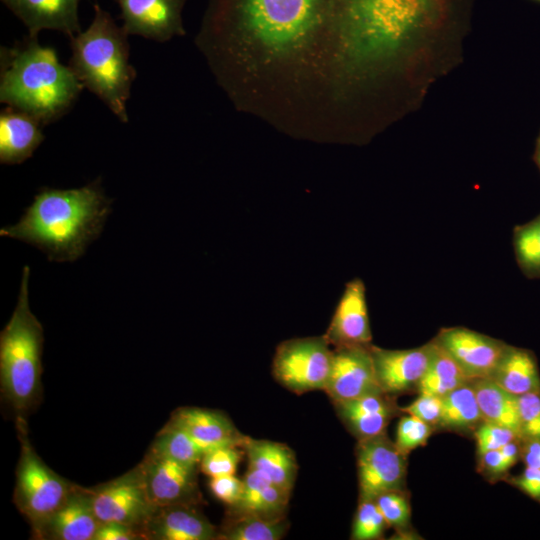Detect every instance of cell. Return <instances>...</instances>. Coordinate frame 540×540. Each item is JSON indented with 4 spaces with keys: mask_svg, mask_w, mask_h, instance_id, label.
<instances>
[{
    "mask_svg": "<svg viewBox=\"0 0 540 540\" xmlns=\"http://www.w3.org/2000/svg\"><path fill=\"white\" fill-rule=\"evenodd\" d=\"M289 528L284 518L269 519L252 515H227L219 529L221 540H279Z\"/></svg>",
    "mask_w": 540,
    "mask_h": 540,
    "instance_id": "28",
    "label": "cell"
},
{
    "mask_svg": "<svg viewBox=\"0 0 540 540\" xmlns=\"http://www.w3.org/2000/svg\"><path fill=\"white\" fill-rule=\"evenodd\" d=\"M514 248L520 267L530 276H540V215L515 229Z\"/></svg>",
    "mask_w": 540,
    "mask_h": 540,
    "instance_id": "30",
    "label": "cell"
},
{
    "mask_svg": "<svg viewBox=\"0 0 540 540\" xmlns=\"http://www.w3.org/2000/svg\"><path fill=\"white\" fill-rule=\"evenodd\" d=\"M198 504L158 507L142 528L145 540H216L219 529L198 509Z\"/></svg>",
    "mask_w": 540,
    "mask_h": 540,
    "instance_id": "16",
    "label": "cell"
},
{
    "mask_svg": "<svg viewBox=\"0 0 540 540\" xmlns=\"http://www.w3.org/2000/svg\"><path fill=\"white\" fill-rule=\"evenodd\" d=\"M243 455L238 446L214 448L204 453L199 468L210 478L235 474Z\"/></svg>",
    "mask_w": 540,
    "mask_h": 540,
    "instance_id": "34",
    "label": "cell"
},
{
    "mask_svg": "<svg viewBox=\"0 0 540 540\" xmlns=\"http://www.w3.org/2000/svg\"><path fill=\"white\" fill-rule=\"evenodd\" d=\"M434 430L431 425L421 419L407 414L398 422L394 442L398 449L408 456L415 448L425 445Z\"/></svg>",
    "mask_w": 540,
    "mask_h": 540,
    "instance_id": "35",
    "label": "cell"
},
{
    "mask_svg": "<svg viewBox=\"0 0 540 540\" xmlns=\"http://www.w3.org/2000/svg\"><path fill=\"white\" fill-rule=\"evenodd\" d=\"M521 439L518 438L500 449L485 452L479 457V472L487 477L503 476L520 459Z\"/></svg>",
    "mask_w": 540,
    "mask_h": 540,
    "instance_id": "33",
    "label": "cell"
},
{
    "mask_svg": "<svg viewBox=\"0 0 540 540\" xmlns=\"http://www.w3.org/2000/svg\"><path fill=\"white\" fill-rule=\"evenodd\" d=\"M520 459L525 467L540 469V439H521Z\"/></svg>",
    "mask_w": 540,
    "mask_h": 540,
    "instance_id": "42",
    "label": "cell"
},
{
    "mask_svg": "<svg viewBox=\"0 0 540 540\" xmlns=\"http://www.w3.org/2000/svg\"><path fill=\"white\" fill-rule=\"evenodd\" d=\"M240 448L247 457L248 468L262 474L272 483L292 491L298 464L295 453L289 446L246 435Z\"/></svg>",
    "mask_w": 540,
    "mask_h": 540,
    "instance_id": "21",
    "label": "cell"
},
{
    "mask_svg": "<svg viewBox=\"0 0 540 540\" xmlns=\"http://www.w3.org/2000/svg\"><path fill=\"white\" fill-rule=\"evenodd\" d=\"M532 1L540 4V0H532Z\"/></svg>",
    "mask_w": 540,
    "mask_h": 540,
    "instance_id": "44",
    "label": "cell"
},
{
    "mask_svg": "<svg viewBox=\"0 0 540 540\" xmlns=\"http://www.w3.org/2000/svg\"><path fill=\"white\" fill-rule=\"evenodd\" d=\"M167 423L186 432L205 452L224 446L240 447L246 436L223 412L201 407H180Z\"/></svg>",
    "mask_w": 540,
    "mask_h": 540,
    "instance_id": "19",
    "label": "cell"
},
{
    "mask_svg": "<svg viewBox=\"0 0 540 540\" xmlns=\"http://www.w3.org/2000/svg\"><path fill=\"white\" fill-rule=\"evenodd\" d=\"M395 399L396 396L380 391L335 402L333 406L347 430L361 440L385 433L390 421L403 413Z\"/></svg>",
    "mask_w": 540,
    "mask_h": 540,
    "instance_id": "18",
    "label": "cell"
},
{
    "mask_svg": "<svg viewBox=\"0 0 540 540\" xmlns=\"http://www.w3.org/2000/svg\"><path fill=\"white\" fill-rule=\"evenodd\" d=\"M534 160L538 166V168L540 169V140L537 139V143H536V148H535V153H534Z\"/></svg>",
    "mask_w": 540,
    "mask_h": 540,
    "instance_id": "43",
    "label": "cell"
},
{
    "mask_svg": "<svg viewBox=\"0 0 540 540\" xmlns=\"http://www.w3.org/2000/svg\"><path fill=\"white\" fill-rule=\"evenodd\" d=\"M110 205L98 180L74 189L44 187L19 222L1 228L0 235L39 248L50 261L73 262L101 233Z\"/></svg>",
    "mask_w": 540,
    "mask_h": 540,
    "instance_id": "2",
    "label": "cell"
},
{
    "mask_svg": "<svg viewBox=\"0 0 540 540\" xmlns=\"http://www.w3.org/2000/svg\"><path fill=\"white\" fill-rule=\"evenodd\" d=\"M332 354L333 348L323 335L286 340L276 348L272 374L290 392L323 391L330 373Z\"/></svg>",
    "mask_w": 540,
    "mask_h": 540,
    "instance_id": "7",
    "label": "cell"
},
{
    "mask_svg": "<svg viewBox=\"0 0 540 540\" xmlns=\"http://www.w3.org/2000/svg\"><path fill=\"white\" fill-rule=\"evenodd\" d=\"M470 381L442 397L439 428L461 433L474 432L484 421Z\"/></svg>",
    "mask_w": 540,
    "mask_h": 540,
    "instance_id": "26",
    "label": "cell"
},
{
    "mask_svg": "<svg viewBox=\"0 0 540 540\" xmlns=\"http://www.w3.org/2000/svg\"><path fill=\"white\" fill-rule=\"evenodd\" d=\"M16 426L20 456L13 501L29 522L34 535L65 502L77 484L57 474L39 457L28 438L23 417H17Z\"/></svg>",
    "mask_w": 540,
    "mask_h": 540,
    "instance_id": "6",
    "label": "cell"
},
{
    "mask_svg": "<svg viewBox=\"0 0 540 540\" xmlns=\"http://www.w3.org/2000/svg\"><path fill=\"white\" fill-rule=\"evenodd\" d=\"M434 340L456 361L469 380L490 378L508 346L465 327L443 328Z\"/></svg>",
    "mask_w": 540,
    "mask_h": 540,
    "instance_id": "12",
    "label": "cell"
},
{
    "mask_svg": "<svg viewBox=\"0 0 540 540\" xmlns=\"http://www.w3.org/2000/svg\"><path fill=\"white\" fill-rule=\"evenodd\" d=\"M30 267L24 266L17 305L0 333L1 393L17 414L36 405L41 391L43 327L29 306Z\"/></svg>",
    "mask_w": 540,
    "mask_h": 540,
    "instance_id": "5",
    "label": "cell"
},
{
    "mask_svg": "<svg viewBox=\"0 0 540 540\" xmlns=\"http://www.w3.org/2000/svg\"><path fill=\"white\" fill-rule=\"evenodd\" d=\"M79 0H7L4 4L24 23L29 37L42 30L60 31L70 38L81 32Z\"/></svg>",
    "mask_w": 540,
    "mask_h": 540,
    "instance_id": "20",
    "label": "cell"
},
{
    "mask_svg": "<svg viewBox=\"0 0 540 540\" xmlns=\"http://www.w3.org/2000/svg\"><path fill=\"white\" fill-rule=\"evenodd\" d=\"M433 341V356L417 391L419 394L443 397L470 380L456 361L434 339Z\"/></svg>",
    "mask_w": 540,
    "mask_h": 540,
    "instance_id": "27",
    "label": "cell"
},
{
    "mask_svg": "<svg viewBox=\"0 0 540 540\" xmlns=\"http://www.w3.org/2000/svg\"><path fill=\"white\" fill-rule=\"evenodd\" d=\"M152 503L157 507L198 504L199 466H191L147 451L137 465Z\"/></svg>",
    "mask_w": 540,
    "mask_h": 540,
    "instance_id": "10",
    "label": "cell"
},
{
    "mask_svg": "<svg viewBox=\"0 0 540 540\" xmlns=\"http://www.w3.org/2000/svg\"><path fill=\"white\" fill-rule=\"evenodd\" d=\"M323 336L333 348L372 344L366 290L361 279L356 278L346 284Z\"/></svg>",
    "mask_w": 540,
    "mask_h": 540,
    "instance_id": "15",
    "label": "cell"
},
{
    "mask_svg": "<svg viewBox=\"0 0 540 540\" xmlns=\"http://www.w3.org/2000/svg\"><path fill=\"white\" fill-rule=\"evenodd\" d=\"M538 139L540 140V134H539V137H538Z\"/></svg>",
    "mask_w": 540,
    "mask_h": 540,
    "instance_id": "46",
    "label": "cell"
},
{
    "mask_svg": "<svg viewBox=\"0 0 540 540\" xmlns=\"http://www.w3.org/2000/svg\"><path fill=\"white\" fill-rule=\"evenodd\" d=\"M520 435L540 439V390L518 396Z\"/></svg>",
    "mask_w": 540,
    "mask_h": 540,
    "instance_id": "36",
    "label": "cell"
},
{
    "mask_svg": "<svg viewBox=\"0 0 540 540\" xmlns=\"http://www.w3.org/2000/svg\"><path fill=\"white\" fill-rule=\"evenodd\" d=\"M388 525L372 498H359L353 519L351 539L375 540L384 535Z\"/></svg>",
    "mask_w": 540,
    "mask_h": 540,
    "instance_id": "32",
    "label": "cell"
},
{
    "mask_svg": "<svg viewBox=\"0 0 540 540\" xmlns=\"http://www.w3.org/2000/svg\"><path fill=\"white\" fill-rule=\"evenodd\" d=\"M38 119L7 106L0 114V162L14 165L30 158L45 136Z\"/></svg>",
    "mask_w": 540,
    "mask_h": 540,
    "instance_id": "22",
    "label": "cell"
},
{
    "mask_svg": "<svg viewBox=\"0 0 540 540\" xmlns=\"http://www.w3.org/2000/svg\"><path fill=\"white\" fill-rule=\"evenodd\" d=\"M470 382L484 421L508 428L521 438L518 397L504 390L491 378Z\"/></svg>",
    "mask_w": 540,
    "mask_h": 540,
    "instance_id": "25",
    "label": "cell"
},
{
    "mask_svg": "<svg viewBox=\"0 0 540 540\" xmlns=\"http://www.w3.org/2000/svg\"><path fill=\"white\" fill-rule=\"evenodd\" d=\"M370 346L333 348L330 373L323 390L332 403L382 391L376 379Z\"/></svg>",
    "mask_w": 540,
    "mask_h": 540,
    "instance_id": "11",
    "label": "cell"
},
{
    "mask_svg": "<svg viewBox=\"0 0 540 540\" xmlns=\"http://www.w3.org/2000/svg\"><path fill=\"white\" fill-rule=\"evenodd\" d=\"M373 499L388 527L393 528L398 535H410L411 506L406 489L382 492Z\"/></svg>",
    "mask_w": 540,
    "mask_h": 540,
    "instance_id": "31",
    "label": "cell"
},
{
    "mask_svg": "<svg viewBox=\"0 0 540 540\" xmlns=\"http://www.w3.org/2000/svg\"><path fill=\"white\" fill-rule=\"evenodd\" d=\"M99 525L88 488L76 485L33 537L42 540H93Z\"/></svg>",
    "mask_w": 540,
    "mask_h": 540,
    "instance_id": "17",
    "label": "cell"
},
{
    "mask_svg": "<svg viewBox=\"0 0 540 540\" xmlns=\"http://www.w3.org/2000/svg\"><path fill=\"white\" fill-rule=\"evenodd\" d=\"M0 101L38 119L42 124L59 118L84 88L56 51L37 37L22 45L1 48Z\"/></svg>",
    "mask_w": 540,
    "mask_h": 540,
    "instance_id": "3",
    "label": "cell"
},
{
    "mask_svg": "<svg viewBox=\"0 0 540 540\" xmlns=\"http://www.w3.org/2000/svg\"><path fill=\"white\" fill-rule=\"evenodd\" d=\"M242 479L240 499L228 507L227 515H252L269 519L286 517L292 491L272 483L250 468Z\"/></svg>",
    "mask_w": 540,
    "mask_h": 540,
    "instance_id": "23",
    "label": "cell"
},
{
    "mask_svg": "<svg viewBox=\"0 0 540 540\" xmlns=\"http://www.w3.org/2000/svg\"><path fill=\"white\" fill-rule=\"evenodd\" d=\"M507 480L527 496L540 503V469L525 467L520 475L509 477Z\"/></svg>",
    "mask_w": 540,
    "mask_h": 540,
    "instance_id": "41",
    "label": "cell"
},
{
    "mask_svg": "<svg viewBox=\"0 0 540 540\" xmlns=\"http://www.w3.org/2000/svg\"><path fill=\"white\" fill-rule=\"evenodd\" d=\"M88 490L100 523L127 524L137 528L141 535L142 528L158 508L147 494L138 466Z\"/></svg>",
    "mask_w": 540,
    "mask_h": 540,
    "instance_id": "8",
    "label": "cell"
},
{
    "mask_svg": "<svg viewBox=\"0 0 540 540\" xmlns=\"http://www.w3.org/2000/svg\"><path fill=\"white\" fill-rule=\"evenodd\" d=\"M380 389L390 395L417 390L434 352V341L411 349H384L370 346Z\"/></svg>",
    "mask_w": 540,
    "mask_h": 540,
    "instance_id": "13",
    "label": "cell"
},
{
    "mask_svg": "<svg viewBox=\"0 0 540 540\" xmlns=\"http://www.w3.org/2000/svg\"><path fill=\"white\" fill-rule=\"evenodd\" d=\"M442 397L430 394H419V397L410 405L401 408L403 413L413 415L435 430L439 428L442 415Z\"/></svg>",
    "mask_w": 540,
    "mask_h": 540,
    "instance_id": "38",
    "label": "cell"
},
{
    "mask_svg": "<svg viewBox=\"0 0 540 540\" xmlns=\"http://www.w3.org/2000/svg\"><path fill=\"white\" fill-rule=\"evenodd\" d=\"M490 378L517 397L540 390L536 358L532 352L523 348L508 345Z\"/></svg>",
    "mask_w": 540,
    "mask_h": 540,
    "instance_id": "24",
    "label": "cell"
},
{
    "mask_svg": "<svg viewBox=\"0 0 540 540\" xmlns=\"http://www.w3.org/2000/svg\"><path fill=\"white\" fill-rule=\"evenodd\" d=\"M348 0H210L199 41L207 52L247 41L271 55L335 33Z\"/></svg>",
    "mask_w": 540,
    "mask_h": 540,
    "instance_id": "1",
    "label": "cell"
},
{
    "mask_svg": "<svg viewBox=\"0 0 540 540\" xmlns=\"http://www.w3.org/2000/svg\"><path fill=\"white\" fill-rule=\"evenodd\" d=\"M3 3L6 2L7 0H1Z\"/></svg>",
    "mask_w": 540,
    "mask_h": 540,
    "instance_id": "45",
    "label": "cell"
},
{
    "mask_svg": "<svg viewBox=\"0 0 540 540\" xmlns=\"http://www.w3.org/2000/svg\"><path fill=\"white\" fill-rule=\"evenodd\" d=\"M148 452L182 464L199 466L205 450L186 432L167 423L157 433Z\"/></svg>",
    "mask_w": 540,
    "mask_h": 540,
    "instance_id": "29",
    "label": "cell"
},
{
    "mask_svg": "<svg viewBox=\"0 0 540 540\" xmlns=\"http://www.w3.org/2000/svg\"><path fill=\"white\" fill-rule=\"evenodd\" d=\"M93 540H143V538L135 527L119 522H104L100 523Z\"/></svg>",
    "mask_w": 540,
    "mask_h": 540,
    "instance_id": "40",
    "label": "cell"
},
{
    "mask_svg": "<svg viewBox=\"0 0 540 540\" xmlns=\"http://www.w3.org/2000/svg\"><path fill=\"white\" fill-rule=\"evenodd\" d=\"M128 34L109 12L94 6L90 25L71 37L69 66L84 88L95 94L122 122L136 72L129 60Z\"/></svg>",
    "mask_w": 540,
    "mask_h": 540,
    "instance_id": "4",
    "label": "cell"
},
{
    "mask_svg": "<svg viewBox=\"0 0 540 540\" xmlns=\"http://www.w3.org/2000/svg\"><path fill=\"white\" fill-rule=\"evenodd\" d=\"M473 435L478 455L500 449L509 442L520 438L514 431L487 421H483L473 432Z\"/></svg>",
    "mask_w": 540,
    "mask_h": 540,
    "instance_id": "37",
    "label": "cell"
},
{
    "mask_svg": "<svg viewBox=\"0 0 540 540\" xmlns=\"http://www.w3.org/2000/svg\"><path fill=\"white\" fill-rule=\"evenodd\" d=\"M212 494L226 506H233L238 502L243 491V479L235 474L212 477L209 481Z\"/></svg>",
    "mask_w": 540,
    "mask_h": 540,
    "instance_id": "39",
    "label": "cell"
},
{
    "mask_svg": "<svg viewBox=\"0 0 540 540\" xmlns=\"http://www.w3.org/2000/svg\"><path fill=\"white\" fill-rule=\"evenodd\" d=\"M123 29L128 35L164 42L183 34L182 9L186 0H117Z\"/></svg>",
    "mask_w": 540,
    "mask_h": 540,
    "instance_id": "14",
    "label": "cell"
},
{
    "mask_svg": "<svg viewBox=\"0 0 540 540\" xmlns=\"http://www.w3.org/2000/svg\"><path fill=\"white\" fill-rule=\"evenodd\" d=\"M356 463L359 498H375L391 490H405L407 456L386 432L357 440Z\"/></svg>",
    "mask_w": 540,
    "mask_h": 540,
    "instance_id": "9",
    "label": "cell"
}]
</instances>
